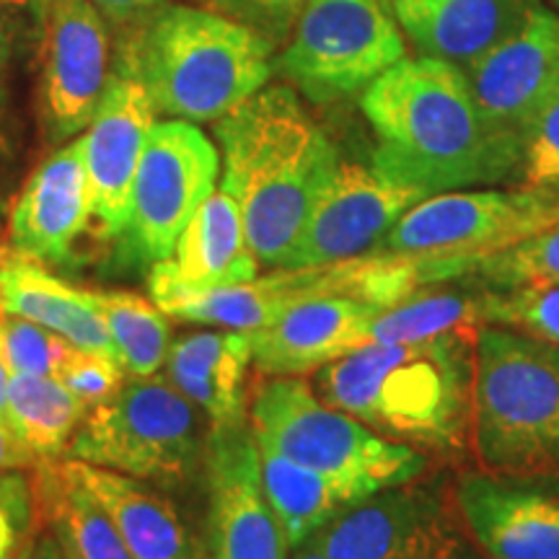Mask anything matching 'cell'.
<instances>
[{"instance_id": "9a60e30c", "label": "cell", "mask_w": 559, "mask_h": 559, "mask_svg": "<svg viewBox=\"0 0 559 559\" xmlns=\"http://www.w3.org/2000/svg\"><path fill=\"white\" fill-rule=\"evenodd\" d=\"M153 122L156 109L143 83L117 66L109 73L94 120L81 135L91 221L104 241L120 239L128 221L132 179Z\"/></svg>"}, {"instance_id": "4316f807", "label": "cell", "mask_w": 559, "mask_h": 559, "mask_svg": "<svg viewBox=\"0 0 559 559\" xmlns=\"http://www.w3.org/2000/svg\"><path fill=\"white\" fill-rule=\"evenodd\" d=\"M86 404L52 376H11L9 425L39 459L62 456L86 419Z\"/></svg>"}, {"instance_id": "5b68a950", "label": "cell", "mask_w": 559, "mask_h": 559, "mask_svg": "<svg viewBox=\"0 0 559 559\" xmlns=\"http://www.w3.org/2000/svg\"><path fill=\"white\" fill-rule=\"evenodd\" d=\"M474 449L495 477L559 479V347L508 326L474 345Z\"/></svg>"}, {"instance_id": "b9f144b4", "label": "cell", "mask_w": 559, "mask_h": 559, "mask_svg": "<svg viewBox=\"0 0 559 559\" xmlns=\"http://www.w3.org/2000/svg\"><path fill=\"white\" fill-rule=\"evenodd\" d=\"M50 544H52L50 536H47V539L34 542V549H32L29 559H50Z\"/></svg>"}, {"instance_id": "cb8c5ba5", "label": "cell", "mask_w": 559, "mask_h": 559, "mask_svg": "<svg viewBox=\"0 0 559 559\" xmlns=\"http://www.w3.org/2000/svg\"><path fill=\"white\" fill-rule=\"evenodd\" d=\"M0 311L9 317L29 319L60 334L73 347L117 360L115 342L88 290L73 288L37 262L21 260V257L5 260L0 270Z\"/></svg>"}, {"instance_id": "1f68e13d", "label": "cell", "mask_w": 559, "mask_h": 559, "mask_svg": "<svg viewBox=\"0 0 559 559\" xmlns=\"http://www.w3.org/2000/svg\"><path fill=\"white\" fill-rule=\"evenodd\" d=\"M0 332H3L5 362H9L11 376H52L55 379L62 360L73 349L60 334L45 330L29 319L9 317V313L0 319Z\"/></svg>"}, {"instance_id": "bcb514c9", "label": "cell", "mask_w": 559, "mask_h": 559, "mask_svg": "<svg viewBox=\"0 0 559 559\" xmlns=\"http://www.w3.org/2000/svg\"><path fill=\"white\" fill-rule=\"evenodd\" d=\"M557 91H559V75H557Z\"/></svg>"}, {"instance_id": "30bf717a", "label": "cell", "mask_w": 559, "mask_h": 559, "mask_svg": "<svg viewBox=\"0 0 559 559\" xmlns=\"http://www.w3.org/2000/svg\"><path fill=\"white\" fill-rule=\"evenodd\" d=\"M221 153L187 120H156L132 179L122 257L145 264L166 260L198 207L215 192Z\"/></svg>"}, {"instance_id": "ee69618b", "label": "cell", "mask_w": 559, "mask_h": 559, "mask_svg": "<svg viewBox=\"0 0 559 559\" xmlns=\"http://www.w3.org/2000/svg\"><path fill=\"white\" fill-rule=\"evenodd\" d=\"M5 260H9V257H5V249H3V243H0V270H3Z\"/></svg>"}, {"instance_id": "603a6c76", "label": "cell", "mask_w": 559, "mask_h": 559, "mask_svg": "<svg viewBox=\"0 0 559 559\" xmlns=\"http://www.w3.org/2000/svg\"><path fill=\"white\" fill-rule=\"evenodd\" d=\"M251 362L249 332H200L174 342L166 353L169 381L213 428L243 423V386Z\"/></svg>"}, {"instance_id": "f35d334b", "label": "cell", "mask_w": 559, "mask_h": 559, "mask_svg": "<svg viewBox=\"0 0 559 559\" xmlns=\"http://www.w3.org/2000/svg\"><path fill=\"white\" fill-rule=\"evenodd\" d=\"M91 3L102 11L104 19L128 24V21H138L143 13L156 9L160 0H91Z\"/></svg>"}, {"instance_id": "83f0119b", "label": "cell", "mask_w": 559, "mask_h": 559, "mask_svg": "<svg viewBox=\"0 0 559 559\" xmlns=\"http://www.w3.org/2000/svg\"><path fill=\"white\" fill-rule=\"evenodd\" d=\"M485 293H415L376 313L370 321L368 340L419 342L443 334H477L485 326Z\"/></svg>"}, {"instance_id": "ba28073f", "label": "cell", "mask_w": 559, "mask_h": 559, "mask_svg": "<svg viewBox=\"0 0 559 559\" xmlns=\"http://www.w3.org/2000/svg\"><path fill=\"white\" fill-rule=\"evenodd\" d=\"M407 58L386 0H309L275 70L306 99L326 104L366 91Z\"/></svg>"}, {"instance_id": "52a82bcc", "label": "cell", "mask_w": 559, "mask_h": 559, "mask_svg": "<svg viewBox=\"0 0 559 559\" xmlns=\"http://www.w3.org/2000/svg\"><path fill=\"white\" fill-rule=\"evenodd\" d=\"M62 456L153 485L179 487L205 461L194 404L169 379L132 376L88 409Z\"/></svg>"}, {"instance_id": "5bb4252c", "label": "cell", "mask_w": 559, "mask_h": 559, "mask_svg": "<svg viewBox=\"0 0 559 559\" xmlns=\"http://www.w3.org/2000/svg\"><path fill=\"white\" fill-rule=\"evenodd\" d=\"M205 466L213 559H285L288 542L264 498L260 445L247 423L210 430Z\"/></svg>"}, {"instance_id": "4dcf8cb0", "label": "cell", "mask_w": 559, "mask_h": 559, "mask_svg": "<svg viewBox=\"0 0 559 559\" xmlns=\"http://www.w3.org/2000/svg\"><path fill=\"white\" fill-rule=\"evenodd\" d=\"M472 275L489 285V290H506L531 280H559V221L513 247L485 257Z\"/></svg>"}, {"instance_id": "7a4b0ae2", "label": "cell", "mask_w": 559, "mask_h": 559, "mask_svg": "<svg viewBox=\"0 0 559 559\" xmlns=\"http://www.w3.org/2000/svg\"><path fill=\"white\" fill-rule=\"evenodd\" d=\"M223 185L264 267L283 270L340 156L296 88L264 86L215 120Z\"/></svg>"}, {"instance_id": "60d3db41", "label": "cell", "mask_w": 559, "mask_h": 559, "mask_svg": "<svg viewBox=\"0 0 559 559\" xmlns=\"http://www.w3.org/2000/svg\"><path fill=\"white\" fill-rule=\"evenodd\" d=\"M293 559H326V557H324V551L317 547V542H313L309 536V539H306L304 544H298L296 557H293Z\"/></svg>"}, {"instance_id": "44dd1931", "label": "cell", "mask_w": 559, "mask_h": 559, "mask_svg": "<svg viewBox=\"0 0 559 559\" xmlns=\"http://www.w3.org/2000/svg\"><path fill=\"white\" fill-rule=\"evenodd\" d=\"M526 3L528 0H391L389 9L417 55L464 70L513 29Z\"/></svg>"}, {"instance_id": "f6af8a7d", "label": "cell", "mask_w": 559, "mask_h": 559, "mask_svg": "<svg viewBox=\"0 0 559 559\" xmlns=\"http://www.w3.org/2000/svg\"><path fill=\"white\" fill-rule=\"evenodd\" d=\"M549 3H555V5H557V9H559V0H549Z\"/></svg>"}, {"instance_id": "3957f363", "label": "cell", "mask_w": 559, "mask_h": 559, "mask_svg": "<svg viewBox=\"0 0 559 559\" xmlns=\"http://www.w3.org/2000/svg\"><path fill=\"white\" fill-rule=\"evenodd\" d=\"M117 66L143 83L160 115L215 122L267 86L275 45L200 5L158 3L135 21Z\"/></svg>"}, {"instance_id": "d6986e66", "label": "cell", "mask_w": 559, "mask_h": 559, "mask_svg": "<svg viewBox=\"0 0 559 559\" xmlns=\"http://www.w3.org/2000/svg\"><path fill=\"white\" fill-rule=\"evenodd\" d=\"M88 221L86 164L75 138L55 151L19 194L9 223L13 254L37 264H66Z\"/></svg>"}, {"instance_id": "ffe728a7", "label": "cell", "mask_w": 559, "mask_h": 559, "mask_svg": "<svg viewBox=\"0 0 559 559\" xmlns=\"http://www.w3.org/2000/svg\"><path fill=\"white\" fill-rule=\"evenodd\" d=\"M459 508L492 559H559V500L549 495L466 474Z\"/></svg>"}, {"instance_id": "e575fe53", "label": "cell", "mask_w": 559, "mask_h": 559, "mask_svg": "<svg viewBox=\"0 0 559 559\" xmlns=\"http://www.w3.org/2000/svg\"><path fill=\"white\" fill-rule=\"evenodd\" d=\"M70 394L79 396L88 409L107 402L111 394L124 383V368L107 355L88 353V349L73 347L58 373H55Z\"/></svg>"}, {"instance_id": "ac0fdd59", "label": "cell", "mask_w": 559, "mask_h": 559, "mask_svg": "<svg viewBox=\"0 0 559 559\" xmlns=\"http://www.w3.org/2000/svg\"><path fill=\"white\" fill-rule=\"evenodd\" d=\"M379 311V306L340 296L300 300L272 324L249 332L251 362L272 379L321 370L368 345L370 321Z\"/></svg>"}, {"instance_id": "836d02e7", "label": "cell", "mask_w": 559, "mask_h": 559, "mask_svg": "<svg viewBox=\"0 0 559 559\" xmlns=\"http://www.w3.org/2000/svg\"><path fill=\"white\" fill-rule=\"evenodd\" d=\"M192 3L239 21L277 47L288 41L309 0H192Z\"/></svg>"}, {"instance_id": "ab89813d", "label": "cell", "mask_w": 559, "mask_h": 559, "mask_svg": "<svg viewBox=\"0 0 559 559\" xmlns=\"http://www.w3.org/2000/svg\"><path fill=\"white\" fill-rule=\"evenodd\" d=\"M9 381H11V370H9V362H5L3 332H0V423L5 425H9Z\"/></svg>"}, {"instance_id": "7c38bea8", "label": "cell", "mask_w": 559, "mask_h": 559, "mask_svg": "<svg viewBox=\"0 0 559 559\" xmlns=\"http://www.w3.org/2000/svg\"><path fill=\"white\" fill-rule=\"evenodd\" d=\"M464 73L487 128L523 145L528 122L557 91L559 13L528 0L513 29Z\"/></svg>"}, {"instance_id": "d6a6232c", "label": "cell", "mask_w": 559, "mask_h": 559, "mask_svg": "<svg viewBox=\"0 0 559 559\" xmlns=\"http://www.w3.org/2000/svg\"><path fill=\"white\" fill-rule=\"evenodd\" d=\"M521 169L526 187L559 190V91L544 102L523 132Z\"/></svg>"}, {"instance_id": "277c9868", "label": "cell", "mask_w": 559, "mask_h": 559, "mask_svg": "<svg viewBox=\"0 0 559 559\" xmlns=\"http://www.w3.org/2000/svg\"><path fill=\"white\" fill-rule=\"evenodd\" d=\"M317 389L330 407L389 436L456 449L472 419L474 355L464 334L368 342L321 368Z\"/></svg>"}, {"instance_id": "7dc6e473", "label": "cell", "mask_w": 559, "mask_h": 559, "mask_svg": "<svg viewBox=\"0 0 559 559\" xmlns=\"http://www.w3.org/2000/svg\"><path fill=\"white\" fill-rule=\"evenodd\" d=\"M386 3H391V0H386Z\"/></svg>"}, {"instance_id": "f1b7e54d", "label": "cell", "mask_w": 559, "mask_h": 559, "mask_svg": "<svg viewBox=\"0 0 559 559\" xmlns=\"http://www.w3.org/2000/svg\"><path fill=\"white\" fill-rule=\"evenodd\" d=\"M88 296L107 324L124 373H156L169 353V321L164 311L122 290H88Z\"/></svg>"}, {"instance_id": "2e32d148", "label": "cell", "mask_w": 559, "mask_h": 559, "mask_svg": "<svg viewBox=\"0 0 559 559\" xmlns=\"http://www.w3.org/2000/svg\"><path fill=\"white\" fill-rule=\"evenodd\" d=\"M311 539L326 559H449L453 549L436 502L400 487L342 510Z\"/></svg>"}, {"instance_id": "e0dca14e", "label": "cell", "mask_w": 559, "mask_h": 559, "mask_svg": "<svg viewBox=\"0 0 559 559\" xmlns=\"http://www.w3.org/2000/svg\"><path fill=\"white\" fill-rule=\"evenodd\" d=\"M254 277H260V260L247 241L239 205L226 190H215L181 230L171 254L153 262L148 288L164 309L179 298Z\"/></svg>"}, {"instance_id": "484cf974", "label": "cell", "mask_w": 559, "mask_h": 559, "mask_svg": "<svg viewBox=\"0 0 559 559\" xmlns=\"http://www.w3.org/2000/svg\"><path fill=\"white\" fill-rule=\"evenodd\" d=\"M260 445V443H257ZM262 489L288 547H298L342 510L370 498L355 485L319 474L260 445Z\"/></svg>"}, {"instance_id": "d590c367", "label": "cell", "mask_w": 559, "mask_h": 559, "mask_svg": "<svg viewBox=\"0 0 559 559\" xmlns=\"http://www.w3.org/2000/svg\"><path fill=\"white\" fill-rule=\"evenodd\" d=\"M34 500L21 479H0V559H29Z\"/></svg>"}, {"instance_id": "7bdbcfd3", "label": "cell", "mask_w": 559, "mask_h": 559, "mask_svg": "<svg viewBox=\"0 0 559 559\" xmlns=\"http://www.w3.org/2000/svg\"><path fill=\"white\" fill-rule=\"evenodd\" d=\"M50 539H52V536H50ZM50 559H66V557L60 555V547H58V544H55V539L50 544Z\"/></svg>"}, {"instance_id": "f546056e", "label": "cell", "mask_w": 559, "mask_h": 559, "mask_svg": "<svg viewBox=\"0 0 559 559\" xmlns=\"http://www.w3.org/2000/svg\"><path fill=\"white\" fill-rule=\"evenodd\" d=\"M485 321L559 347V280H531L506 290H485Z\"/></svg>"}, {"instance_id": "7402d4cb", "label": "cell", "mask_w": 559, "mask_h": 559, "mask_svg": "<svg viewBox=\"0 0 559 559\" xmlns=\"http://www.w3.org/2000/svg\"><path fill=\"white\" fill-rule=\"evenodd\" d=\"M70 466L115 521L132 559H205L192 531L156 489L86 461H70Z\"/></svg>"}, {"instance_id": "74e56055", "label": "cell", "mask_w": 559, "mask_h": 559, "mask_svg": "<svg viewBox=\"0 0 559 559\" xmlns=\"http://www.w3.org/2000/svg\"><path fill=\"white\" fill-rule=\"evenodd\" d=\"M39 461L29 445L13 432L9 425L0 423V472H13V469H29Z\"/></svg>"}, {"instance_id": "8992f818", "label": "cell", "mask_w": 559, "mask_h": 559, "mask_svg": "<svg viewBox=\"0 0 559 559\" xmlns=\"http://www.w3.org/2000/svg\"><path fill=\"white\" fill-rule=\"evenodd\" d=\"M251 432L257 443L280 456L366 495L404 487L425 472L423 453L376 436L366 423L330 407L298 379H272L257 389Z\"/></svg>"}, {"instance_id": "d4e9b609", "label": "cell", "mask_w": 559, "mask_h": 559, "mask_svg": "<svg viewBox=\"0 0 559 559\" xmlns=\"http://www.w3.org/2000/svg\"><path fill=\"white\" fill-rule=\"evenodd\" d=\"M34 510L66 559H132L115 521L66 459L34 464Z\"/></svg>"}, {"instance_id": "9c48e42d", "label": "cell", "mask_w": 559, "mask_h": 559, "mask_svg": "<svg viewBox=\"0 0 559 559\" xmlns=\"http://www.w3.org/2000/svg\"><path fill=\"white\" fill-rule=\"evenodd\" d=\"M559 221V190L440 192L419 200L373 254L479 264Z\"/></svg>"}, {"instance_id": "8d00e7d4", "label": "cell", "mask_w": 559, "mask_h": 559, "mask_svg": "<svg viewBox=\"0 0 559 559\" xmlns=\"http://www.w3.org/2000/svg\"><path fill=\"white\" fill-rule=\"evenodd\" d=\"M26 9H29V0H0V107L5 102L13 52L26 24Z\"/></svg>"}, {"instance_id": "6da1fadb", "label": "cell", "mask_w": 559, "mask_h": 559, "mask_svg": "<svg viewBox=\"0 0 559 559\" xmlns=\"http://www.w3.org/2000/svg\"><path fill=\"white\" fill-rule=\"evenodd\" d=\"M379 138L373 169L425 194L492 185L519 169L523 145L487 128L466 73L436 58H404L362 91Z\"/></svg>"}, {"instance_id": "8fae6325", "label": "cell", "mask_w": 559, "mask_h": 559, "mask_svg": "<svg viewBox=\"0 0 559 559\" xmlns=\"http://www.w3.org/2000/svg\"><path fill=\"white\" fill-rule=\"evenodd\" d=\"M39 107L50 143L81 135L109 81L107 19L91 0H39Z\"/></svg>"}, {"instance_id": "4fadbf2b", "label": "cell", "mask_w": 559, "mask_h": 559, "mask_svg": "<svg viewBox=\"0 0 559 559\" xmlns=\"http://www.w3.org/2000/svg\"><path fill=\"white\" fill-rule=\"evenodd\" d=\"M428 194L386 179L373 166L342 164L313 202L283 270L317 267L373 254L409 207Z\"/></svg>"}]
</instances>
